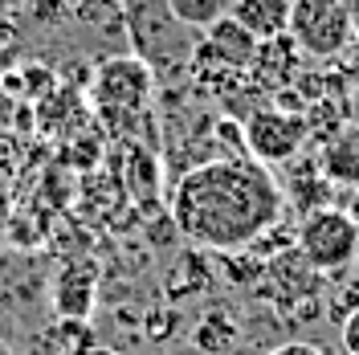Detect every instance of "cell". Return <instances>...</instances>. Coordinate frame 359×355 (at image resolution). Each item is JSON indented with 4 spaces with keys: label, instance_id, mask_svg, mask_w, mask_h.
Returning <instances> with one entry per match:
<instances>
[{
    "label": "cell",
    "instance_id": "obj_1",
    "mask_svg": "<svg viewBox=\"0 0 359 355\" xmlns=\"http://www.w3.org/2000/svg\"><path fill=\"white\" fill-rule=\"evenodd\" d=\"M282 217V188L266 163L249 156L204 159L180 176L172 192V221L204 249H245Z\"/></svg>",
    "mask_w": 359,
    "mask_h": 355
},
{
    "label": "cell",
    "instance_id": "obj_2",
    "mask_svg": "<svg viewBox=\"0 0 359 355\" xmlns=\"http://www.w3.org/2000/svg\"><path fill=\"white\" fill-rule=\"evenodd\" d=\"M290 37L306 58L331 62L355 41V13L347 0H294Z\"/></svg>",
    "mask_w": 359,
    "mask_h": 355
},
{
    "label": "cell",
    "instance_id": "obj_3",
    "mask_svg": "<svg viewBox=\"0 0 359 355\" xmlns=\"http://www.w3.org/2000/svg\"><path fill=\"white\" fill-rule=\"evenodd\" d=\"M298 253L302 262L318 274H339V269L359 262V221L343 208H314L298 229Z\"/></svg>",
    "mask_w": 359,
    "mask_h": 355
},
{
    "label": "cell",
    "instance_id": "obj_4",
    "mask_svg": "<svg viewBox=\"0 0 359 355\" xmlns=\"http://www.w3.org/2000/svg\"><path fill=\"white\" fill-rule=\"evenodd\" d=\"M151 86H156V78H151L147 62H139V58H107L98 66V74H94L90 98H94V107H98V114L107 123H127V119H135L147 107Z\"/></svg>",
    "mask_w": 359,
    "mask_h": 355
},
{
    "label": "cell",
    "instance_id": "obj_5",
    "mask_svg": "<svg viewBox=\"0 0 359 355\" xmlns=\"http://www.w3.org/2000/svg\"><path fill=\"white\" fill-rule=\"evenodd\" d=\"M241 135H245V156L273 168V163H290L302 152L311 123H306V114L282 111V107H257L245 119Z\"/></svg>",
    "mask_w": 359,
    "mask_h": 355
},
{
    "label": "cell",
    "instance_id": "obj_6",
    "mask_svg": "<svg viewBox=\"0 0 359 355\" xmlns=\"http://www.w3.org/2000/svg\"><path fill=\"white\" fill-rule=\"evenodd\" d=\"M253 49H257V37L249 33L241 21H233L224 13L217 25L204 29V41L192 58V74H204V69H217V74H245L249 62H253Z\"/></svg>",
    "mask_w": 359,
    "mask_h": 355
},
{
    "label": "cell",
    "instance_id": "obj_7",
    "mask_svg": "<svg viewBox=\"0 0 359 355\" xmlns=\"http://www.w3.org/2000/svg\"><path fill=\"white\" fill-rule=\"evenodd\" d=\"M298 69H302V49L294 45L290 33H282V37H266V41H257L253 49V62H249V82L257 90H269V94H278V90H286L298 82Z\"/></svg>",
    "mask_w": 359,
    "mask_h": 355
},
{
    "label": "cell",
    "instance_id": "obj_8",
    "mask_svg": "<svg viewBox=\"0 0 359 355\" xmlns=\"http://www.w3.org/2000/svg\"><path fill=\"white\" fill-rule=\"evenodd\" d=\"M290 8L294 0H229V17L245 25L257 41L290 33Z\"/></svg>",
    "mask_w": 359,
    "mask_h": 355
},
{
    "label": "cell",
    "instance_id": "obj_9",
    "mask_svg": "<svg viewBox=\"0 0 359 355\" xmlns=\"http://www.w3.org/2000/svg\"><path fill=\"white\" fill-rule=\"evenodd\" d=\"M90 290H94V274H90L86 266L62 269V278H57V294H53L57 314H66V319H86L90 302H94Z\"/></svg>",
    "mask_w": 359,
    "mask_h": 355
},
{
    "label": "cell",
    "instance_id": "obj_10",
    "mask_svg": "<svg viewBox=\"0 0 359 355\" xmlns=\"http://www.w3.org/2000/svg\"><path fill=\"white\" fill-rule=\"evenodd\" d=\"M168 13L184 29H208L229 13V0H168Z\"/></svg>",
    "mask_w": 359,
    "mask_h": 355
},
{
    "label": "cell",
    "instance_id": "obj_11",
    "mask_svg": "<svg viewBox=\"0 0 359 355\" xmlns=\"http://www.w3.org/2000/svg\"><path fill=\"white\" fill-rule=\"evenodd\" d=\"M323 172L335 176V180L355 184L359 180V139H343V143H335V147L323 156Z\"/></svg>",
    "mask_w": 359,
    "mask_h": 355
},
{
    "label": "cell",
    "instance_id": "obj_12",
    "mask_svg": "<svg viewBox=\"0 0 359 355\" xmlns=\"http://www.w3.org/2000/svg\"><path fill=\"white\" fill-rule=\"evenodd\" d=\"M339 339H343V351H347V355H359V307L347 314V319H343Z\"/></svg>",
    "mask_w": 359,
    "mask_h": 355
},
{
    "label": "cell",
    "instance_id": "obj_13",
    "mask_svg": "<svg viewBox=\"0 0 359 355\" xmlns=\"http://www.w3.org/2000/svg\"><path fill=\"white\" fill-rule=\"evenodd\" d=\"M269 355H323L314 343H282V347H273Z\"/></svg>",
    "mask_w": 359,
    "mask_h": 355
},
{
    "label": "cell",
    "instance_id": "obj_14",
    "mask_svg": "<svg viewBox=\"0 0 359 355\" xmlns=\"http://www.w3.org/2000/svg\"><path fill=\"white\" fill-rule=\"evenodd\" d=\"M0 355H8V351H4V347H0Z\"/></svg>",
    "mask_w": 359,
    "mask_h": 355
}]
</instances>
